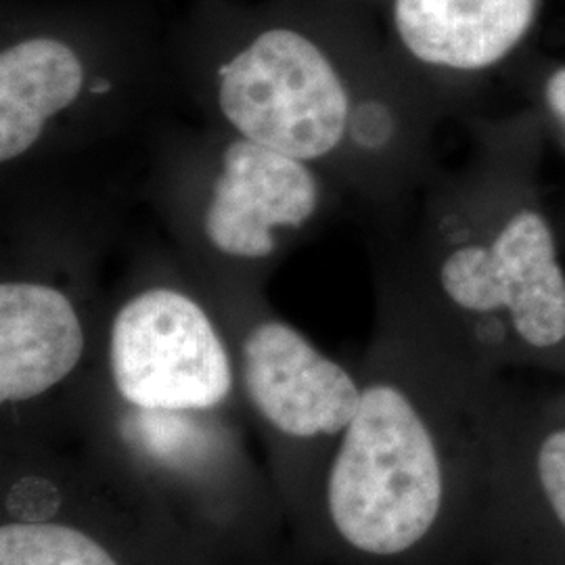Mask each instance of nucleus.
Masks as SVG:
<instances>
[{"label": "nucleus", "mask_w": 565, "mask_h": 565, "mask_svg": "<svg viewBox=\"0 0 565 565\" xmlns=\"http://www.w3.org/2000/svg\"><path fill=\"white\" fill-rule=\"evenodd\" d=\"M486 137L461 170L408 198L415 212L384 260L385 315L484 377L565 375V264L511 147Z\"/></svg>", "instance_id": "1"}, {"label": "nucleus", "mask_w": 565, "mask_h": 565, "mask_svg": "<svg viewBox=\"0 0 565 565\" xmlns=\"http://www.w3.org/2000/svg\"><path fill=\"white\" fill-rule=\"evenodd\" d=\"M478 551L490 565H565V419L499 384Z\"/></svg>", "instance_id": "8"}, {"label": "nucleus", "mask_w": 565, "mask_h": 565, "mask_svg": "<svg viewBox=\"0 0 565 565\" xmlns=\"http://www.w3.org/2000/svg\"><path fill=\"white\" fill-rule=\"evenodd\" d=\"M0 403H34L70 382L88 354L84 300L105 224L41 189H2Z\"/></svg>", "instance_id": "5"}, {"label": "nucleus", "mask_w": 565, "mask_h": 565, "mask_svg": "<svg viewBox=\"0 0 565 565\" xmlns=\"http://www.w3.org/2000/svg\"><path fill=\"white\" fill-rule=\"evenodd\" d=\"M160 90L142 74L86 51L67 36L32 32L0 51L2 182L126 135Z\"/></svg>", "instance_id": "6"}, {"label": "nucleus", "mask_w": 565, "mask_h": 565, "mask_svg": "<svg viewBox=\"0 0 565 565\" xmlns=\"http://www.w3.org/2000/svg\"><path fill=\"white\" fill-rule=\"evenodd\" d=\"M0 565H120L74 525L9 522L0 527Z\"/></svg>", "instance_id": "11"}, {"label": "nucleus", "mask_w": 565, "mask_h": 565, "mask_svg": "<svg viewBox=\"0 0 565 565\" xmlns=\"http://www.w3.org/2000/svg\"><path fill=\"white\" fill-rule=\"evenodd\" d=\"M147 198L186 275L243 310L342 193L312 166L203 124L160 145Z\"/></svg>", "instance_id": "4"}, {"label": "nucleus", "mask_w": 565, "mask_h": 565, "mask_svg": "<svg viewBox=\"0 0 565 565\" xmlns=\"http://www.w3.org/2000/svg\"><path fill=\"white\" fill-rule=\"evenodd\" d=\"M139 263L107 323L114 394L130 411L193 415L221 408L239 375L210 298L172 252Z\"/></svg>", "instance_id": "7"}, {"label": "nucleus", "mask_w": 565, "mask_h": 565, "mask_svg": "<svg viewBox=\"0 0 565 565\" xmlns=\"http://www.w3.org/2000/svg\"><path fill=\"white\" fill-rule=\"evenodd\" d=\"M541 0H392L406 72L446 114L530 36Z\"/></svg>", "instance_id": "9"}, {"label": "nucleus", "mask_w": 565, "mask_h": 565, "mask_svg": "<svg viewBox=\"0 0 565 565\" xmlns=\"http://www.w3.org/2000/svg\"><path fill=\"white\" fill-rule=\"evenodd\" d=\"M499 384L385 317L327 478L329 522L364 564L440 565L478 548Z\"/></svg>", "instance_id": "2"}, {"label": "nucleus", "mask_w": 565, "mask_h": 565, "mask_svg": "<svg viewBox=\"0 0 565 565\" xmlns=\"http://www.w3.org/2000/svg\"><path fill=\"white\" fill-rule=\"evenodd\" d=\"M186 93L205 124L312 166L384 214L431 174V132L445 116L406 70L352 61L294 23L214 55Z\"/></svg>", "instance_id": "3"}, {"label": "nucleus", "mask_w": 565, "mask_h": 565, "mask_svg": "<svg viewBox=\"0 0 565 565\" xmlns=\"http://www.w3.org/2000/svg\"><path fill=\"white\" fill-rule=\"evenodd\" d=\"M235 359L247 403L287 438L342 436L361 403L363 380L256 306L242 321Z\"/></svg>", "instance_id": "10"}, {"label": "nucleus", "mask_w": 565, "mask_h": 565, "mask_svg": "<svg viewBox=\"0 0 565 565\" xmlns=\"http://www.w3.org/2000/svg\"><path fill=\"white\" fill-rule=\"evenodd\" d=\"M546 401L548 404L562 415L565 419V390L564 392H559V394H553V396H546Z\"/></svg>", "instance_id": "13"}, {"label": "nucleus", "mask_w": 565, "mask_h": 565, "mask_svg": "<svg viewBox=\"0 0 565 565\" xmlns=\"http://www.w3.org/2000/svg\"><path fill=\"white\" fill-rule=\"evenodd\" d=\"M539 105L546 121L557 128L565 141V65L553 67L539 88Z\"/></svg>", "instance_id": "12"}]
</instances>
